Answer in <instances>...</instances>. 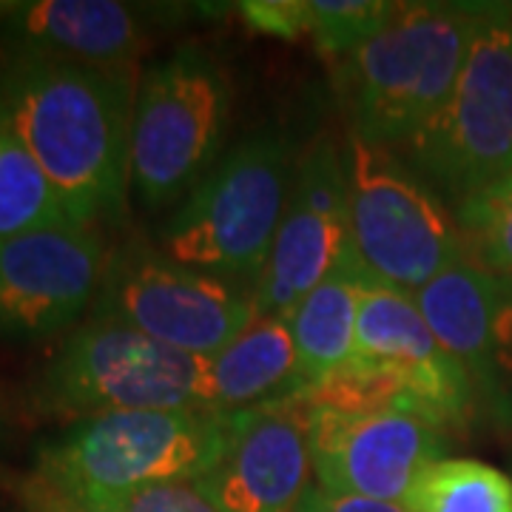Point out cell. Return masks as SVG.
Returning <instances> with one entry per match:
<instances>
[{"label":"cell","mask_w":512,"mask_h":512,"mask_svg":"<svg viewBox=\"0 0 512 512\" xmlns=\"http://www.w3.org/2000/svg\"><path fill=\"white\" fill-rule=\"evenodd\" d=\"M137 92V66L100 69L12 52L0 72V114L74 225L126 217Z\"/></svg>","instance_id":"cell-1"},{"label":"cell","mask_w":512,"mask_h":512,"mask_svg":"<svg viewBox=\"0 0 512 512\" xmlns=\"http://www.w3.org/2000/svg\"><path fill=\"white\" fill-rule=\"evenodd\" d=\"M484 3H399V12L356 52L339 57L336 86L350 137L407 146L456 89Z\"/></svg>","instance_id":"cell-2"},{"label":"cell","mask_w":512,"mask_h":512,"mask_svg":"<svg viewBox=\"0 0 512 512\" xmlns=\"http://www.w3.org/2000/svg\"><path fill=\"white\" fill-rule=\"evenodd\" d=\"M237 413L211 407L123 410L77 421L37 453V476L72 498L197 481L228 450Z\"/></svg>","instance_id":"cell-3"},{"label":"cell","mask_w":512,"mask_h":512,"mask_svg":"<svg viewBox=\"0 0 512 512\" xmlns=\"http://www.w3.org/2000/svg\"><path fill=\"white\" fill-rule=\"evenodd\" d=\"M29 402L40 416L74 424L123 410L208 407V359L89 316L37 373Z\"/></svg>","instance_id":"cell-4"},{"label":"cell","mask_w":512,"mask_h":512,"mask_svg":"<svg viewBox=\"0 0 512 512\" xmlns=\"http://www.w3.org/2000/svg\"><path fill=\"white\" fill-rule=\"evenodd\" d=\"M291 194L288 148L274 134L234 146L163 231L165 259L254 288Z\"/></svg>","instance_id":"cell-5"},{"label":"cell","mask_w":512,"mask_h":512,"mask_svg":"<svg viewBox=\"0 0 512 512\" xmlns=\"http://www.w3.org/2000/svg\"><path fill=\"white\" fill-rule=\"evenodd\" d=\"M404 160L458 205L512 177V6H487L456 89Z\"/></svg>","instance_id":"cell-6"},{"label":"cell","mask_w":512,"mask_h":512,"mask_svg":"<svg viewBox=\"0 0 512 512\" xmlns=\"http://www.w3.org/2000/svg\"><path fill=\"white\" fill-rule=\"evenodd\" d=\"M350 254L370 285L419 293L464 256V237L433 188L390 148L350 137Z\"/></svg>","instance_id":"cell-7"},{"label":"cell","mask_w":512,"mask_h":512,"mask_svg":"<svg viewBox=\"0 0 512 512\" xmlns=\"http://www.w3.org/2000/svg\"><path fill=\"white\" fill-rule=\"evenodd\" d=\"M225 114V74L197 46H185L143 74L131 137V180L148 208L191 194L214 168Z\"/></svg>","instance_id":"cell-8"},{"label":"cell","mask_w":512,"mask_h":512,"mask_svg":"<svg viewBox=\"0 0 512 512\" xmlns=\"http://www.w3.org/2000/svg\"><path fill=\"white\" fill-rule=\"evenodd\" d=\"M92 316L123 322L188 356L214 359L256 319L254 288L128 245L109 256Z\"/></svg>","instance_id":"cell-9"},{"label":"cell","mask_w":512,"mask_h":512,"mask_svg":"<svg viewBox=\"0 0 512 512\" xmlns=\"http://www.w3.org/2000/svg\"><path fill=\"white\" fill-rule=\"evenodd\" d=\"M350 254L348 154L319 137L299 157L274 248L254 285L256 316H291Z\"/></svg>","instance_id":"cell-10"},{"label":"cell","mask_w":512,"mask_h":512,"mask_svg":"<svg viewBox=\"0 0 512 512\" xmlns=\"http://www.w3.org/2000/svg\"><path fill=\"white\" fill-rule=\"evenodd\" d=\"M302 413L313 476L330 495L404 504L416 478L447 453L439 424L410 410L302 407Z\"/></svg>","instance_id":"cell-11"},{"label":"cell","mask_w":512,"mask_h":512,"mask_svg":"<svg viewBox=\"0 0 512 512\" xmlns=\"http://www.w3.org/2000/svg\"><path fill=\"white\" fill-rule=\"evenodd\" d=\"M109 254L94 225H57L0 239V333L46 339L89 311Z\"/></svg>","instance_id":"cell-12"},{"label":"cell","mask_w":512,"mask_h":512,"mask_svg":"<svg viewBox=\"0 0 512 512\" xmlns=\"http://www.w3.org/2000/svg\"><path fill=\"white\" fill-rule=\"evenodd\" d=\"M311 473L305 413L285 402L237 413L225 456L197 484L220 512H296Z\"/></svg>","instance_id":"cell-13"},{"label":"cell","mask_w":512,"mask_h":512,"mask_svg":"<svg viewBox=\"0 0 512 512\" xmlns=\"http://www.w3.org/2000/svg\"><path fill=\"white\" fill-rule=\"evenodd\" d=\"M12 52L55 57L100 69H131L148 32L137 9L114 0H40L6 12Z\"/></svg>","instance_id":"cell-14"},{"label":"cell","mask_w":512,"mask_h":512,"mask_svg":"<svg viewBox=\"0 0 512 512\" xmlns=\"http://www.w3.org/2000/svg\"><path fill=\"white\" fill-rule=\"evenodd\" d=\"M413 299L441 350L470 376L478 399L501 402L495 333L501 279L464 254L436 279H430L419 293H413Z\"/></svg>","instance_id":"cell-15"},{"label":"cell","mask_w":512,"mask_h":512,"mask_svg":"<svg viewBox=\"0 0 512 512\" xmlns=\"http://www.w3.org/2000/svg\"><path fill=\"white\" fill-rule=\"evenodd\" d=\"M305 393L285 316H256L237 339L208 359V407L222 413L296 402Z\"/></svg>","instance_id":"cell-16"},{"label":"cell","mask_w":512,"mask_h":512,"mask_svg":"<svg viewBox=\"0 0 512 512\" xmlns=\"http://www.w3.org/2000/svg\"><path fill=\"white\" fill-rule=\"evenodd\" d=\"M367 279L353 254L319 282L288 316L299 379L305 390L356 356V319Z\"/></svg>","instance_id":"cell-17"},{"label":"cell","mask_w":512,"mask_h":512,"mask_svg":"<svg viewBox=\"0 0 512 512\" xmlns=\"http://www.w3.org/2000/svg\"><path fill=\"white\" fill-rule=\"evenodd\" d=\"M74 225L29 148L0 114V239Z\"/></svg>","instance_id":"cell-18"},{"label":"cell","mask_w":512,"mask_h":512,"mask_svg":"<svg viewBox=\"0 0 512 512\" xmlns=\"http://www.w3.org/2000/svg\"><path fill=\"white\" fill-rule=\"evenodd\" d=\"M407 512H512V478L476 458L433 461L410 487Z\"/></svg>","instance_id":"cell-19"},{"label":"cell","mask_w":512,"mask_h":512,"mask_svg":"<svg viewBox=\"0 0 512 512\" xmlns=\"http://www.w3.org/2000/svg\"><path fill=\"white\" fill-rule=\"evenodd\" d=\"M464 254L490 274L512 279V177L458 205Z\"/></svg>","instance_id":"cell-20"},{"label":"cell","mask_w":512,"mask_h":512,"mask_svg":"<svg viewBox=\"0 0 512 512\" xmlns=\"http://www.w3.org/2000/svg\"><path fill=\"white\" fill-rule=\"evenodd\" d=\"M399 12V3L384 0H311V37L325 57L356 52L376 37Z\"/></svg>","instance_id":"cell-21"},{"label":"cell","mask_w":512,"mask_h":512,"mask_svg":"<svg viewBox=\"0 0 512 512\" xmlns=\"http://www.w3.org/2000/svg\"><path fill=\"white\" fill-rule=\"evenodd\" d=\"M89 512H220L197 481H160L137 490L74 498Z\"/></svg>","instance_id":"cell-22"},{"label":"cell","mask_w":512,"mask_h":512,"mask_svg":"<svg viewBox=\"0 0 512 512\" xmlns=\"http://www.w3.org/2000/svg\"><path fill=\"white\" fill-rule=\"evenodd\" d=\"M245 23L259 35L296 40L311 35V3L308 0H248L239 6Z\"/></svg>","instance_id":"cell-23"},{"label":"cell","mask_w":512,"mask_h":512,"mask_svg":"<svg viewBox=\"0 0 512 512\" xmlns=\"http://www.w3.org/2000/svg\"><path fill=\"white\" fill-rule=\"evenodd\" d=\"M15 490H18L20 501L29 507V512H89L83 504H77L72 495L63 493L57 484L46 481L37 473L20 478Z\"/></svg>","instance_id":"cell-24"},{"label":"cell","mask_w":512,"mask_h":512,"mask_svg":"<svg viewBox=\"0 0 512 512\" xmlns=\"http://www.w3.org/2000/svg\"><path fill=\"white\" fill-rule=\"evenodd\" d=\"M296 512H407L402 504H384V501H367V498H350V495H330L319 487L308 490Z\"/></svg>","instance_id":"cell-25"},{"label":"cell","mask_w":512,"mask_h":512,"mask_svg":"<svg viewBox=\"0 0 512 512\" xmlns=\"http://www.w3.org/2000/svg\"><path fill=\"white\" fill-rule=\"evenodd\" d=\"M504 288H507V291L512 293V279H507V282H504Z\"/></svg>","instance_id":"cell-26"}]
</instances>
